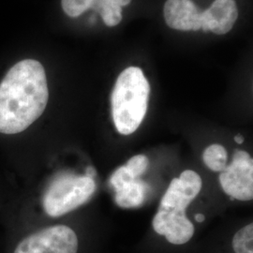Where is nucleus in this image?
Segmentation results:
<instances>
[{"mask_svg": "<svg viewBox=\"0 0 253 253\" xmlns=\"http://www.w3.org/2000/svg\"><path fill=\"white\" fill-rule=\"evenodd\" d=\"M202 186L199 174L186 170L179 178L171 181L163 195L152 225L154 231L165 236L171 244H186L194 235V226L186 216V209L198 196Z\"/></svg>", "mask_w": 253, "mask_h": 253, "instance_id": "1", "label": "nucleus"}, {"mask_svg": "<svg viewBox=\"0 0 253 253\" xmlns=\"http://www.w3.org/2000/svg\"><path fill=\"white\" fill-rule=\"evenodd\" d=\"M149 95L150 84L140 68L128 67L119 74L111 104L114 124L120 134H132L142 124Z\"/></svg>", "mask_w": 253, "mask_h": 253, "instance_id": "2", "label": "nucleus"}, {"mask_svg": "<svg viewBox=\"0 0 253 253\" xmlns=\"http://www.w3.org/2000/svg\"><path fill=\"white\" fill-rule=\"evenodd\" d=\"M4 253H78L80 240L65 223L39 225L5 236Z\"/></svg>", "mask_w": 253, "mask_h": 253, "instance_id": "3", "label": "nucleus"}, {"mask_svg": "<svg viewBox=\"0 0 253 253\" xmlns=\"http://www.w3.org/2000/svg\"><path fill=\"white\" fill-rule=\"evenodd\" d=\"M219 183L232 200L253 199V161L244 150H236L232 163L219 175Z\"/></svg>", "mask_w": 253, "mask_h": 253, "instance_id": "4", "label": "nucleus"}, {"mask_svg": "<svg viewBox=\"0 0 253 253\" xmlns=\"http://www.w3.org/2000/svg\"><path fill=\"white\" fill-rule=\"evenodd\" d=\"M237 17L238 9L235 0H215L208 9L202 11L201 29L223 35L231 31Z\"/></svg>", "mask_w": 253, "mask_h": 253, "instance_id": "5", "label": "nucleus"}, {"mask_svg": "<svg viewBox=\"0 0 253 253\" xmlns=\"http://www.w3.org/2000/svg\"><path fill=\"white\" fill-rule=\"evenodd\" d=\"M202 11L192 0H167L164 5V19L167 26L179 31L201 29Z\"/></svg>", "mask_w": 253, "mask_h": 253, "instance_id": "6", "label": "nucleus"}, {"mask_svg": "<svg viewBox=\"0 0 253 253\" xmlns=\"http://www.w3.org/2000/svg\"><path fill=\"white\" fill-rule=\"evenodd\" d=\"M115 190L116 203L120 208H137L145 202L146 184L135 178L126 181Z\"/></svg>", "mask_w": 253, "mask_h": 253, "instance_id": "7", "label": "nucleus"}, {"mask_svg": "<svg viewBox=\"0 0 253 253\" xmlns=\"http://www.w3.org/2000/svg\"><path fill=\"white\" fill-rule=\"evenodd\" d=\"M131 0H97L95 9L101 15L107 27H116L122 21V7H125Z\"/></svg>", "mask_w": 253, "mask_h": 253, "instance_id": "8", "label": "nucleus"}, {"mask_svg": "<svg viewBox=\"0 0 253 253\" xmlns=\"http://www.w3.org/2000/svg\"><path fill=\"white\" fill-rule=\"evenodd\" d=\"M204 163L214 172H222L227 166L228 155L226 149L222 145H209L203 155Z\"/></svg>", "mask_w": 253, "mask_h": 253, "instance_id": "9", "label": "nucleus"}, {"mask_svg": "<svg viewBox=\"0 0 253 253\" xmlns=\"http://www.w3.org/2000/svg\"><path fill=\"white\" fill-rule=\"evenodd\" d=\"M253 223L240 229L233 239V248L235 253H253Z\"/></svg>", "mask_w": 253, "mask_h": 253, "instance_id": "10", "label": "nucleus"}, {"mask_svg": "<svg viewBox=\"0 0 253 253\" xmlns=\"http://www.w3.org/2000/svg\"><path fill=\"white\" fill-rule=\"evenodd\" d=\"M97 0H62L61 5L65 13L70 17H78L87 9L95 7Z\"/></svg>", "mask_w": 253, "mask_h": 253, "instance_id": "11", "label": "nucleus"}, {"mask_svg": "<svg viewBox=\"0 0 253 253\" xmlns=\"http://www.w3.org/2000/svg\"><path fill=\"white\" fill-rule=\"evenodd\" d=\"M149 161L147 157L145 155H137L129 159V161L126 163V168L129 173L134 177L138 178L140 175H142L146 171L148 167Z\"/></svg>", "mask_w": 253, "mask_h": 253, "instance_id": "12", "label": "nucleus"}, {"mask_svg": "<svg viewBox=\"0 0 253 253\" xmlns=\"http://www.w3.org/2000/svg\"><path fill=\"white\" fill-rule=\"evenodd\" d=\"M131 179H135V178L127 171L126 166H121L112 174V176L110 178V184L116 190L119 188L123 183H125L126 181L131 180Z\"/></svg>", "mask_w": 253, "mask_h": 253, "instance_id": "13", "label": "nucleus"}, {"mask_svg": "<svg viewBox=\"0 0 253 253\" xmlns=\"http://www.w3.org/2000/svg\"><path fill=\"white\" fill-rule=\"evenodd\" d=\"M12 189V183L3 171H0V212Z\"/></svg>", "mask_w": 253, "mask_h": 253, "instance_id": "14", "label": "nucleus"}, {"mask_svg": "<svg viewBox=\"0 0 253 253\" xmlns=\"http://www.w3.org/2000/svg\"><path fill=\"white\" fill-rule=\"evenodd\" d=\"M195 219H196L197 222H203V221H205L206 217H205V215H203V214H196V215H195Z\"/></svg>", "mask_w": 253, "mask_h": 253, "instance_id": "15", "label": "nucleus"}, {"mask_svg": "<svg viewBox=\"0 0 253 253\" xmlns=\"http://www.w3.org/2000/svg\"><path fill=\"white\" fill-rule=\"evenodd\" d=\"M235 141L237 144H242L244 142V137L241 134H237L235 137Z\"/></svg>", "mask_w": 253, "mask_h": 253, "instance_id": "16", "label": "nucleus"}]
</instances>
